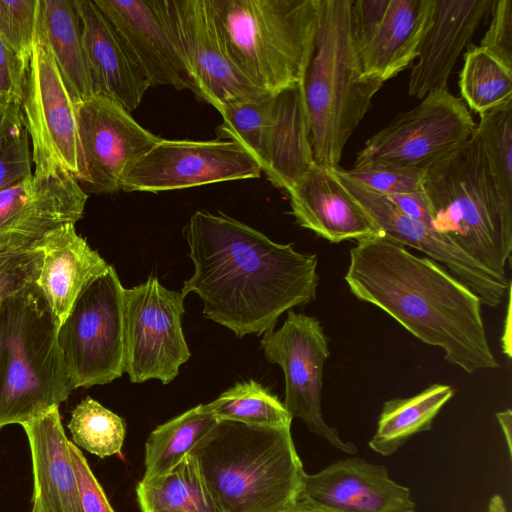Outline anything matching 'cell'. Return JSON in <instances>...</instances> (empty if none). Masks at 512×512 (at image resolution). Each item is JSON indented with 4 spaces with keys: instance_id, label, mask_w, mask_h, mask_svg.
<instances>
[{
    "instance_id": "obj_26",
    "label": "cell",
    "mask_w": 512,
    "mask_h": 512,
    "mask_svg": "<svg viewBox=\"0 0 512 512\" xmlns=\"http://www.w3.org/2000/svg\"><path fill=\"white\" fill-rule=\"evenodd\" d=\"M433 0H390L374 38L360 55L366 76L383 82L418 57Z\"/></svg>"
},
{
    "instance_id": "obj_46",
    "label": "cell",
    "mask_w": 512,
    "mask_h": 512,
    "mask_svg": "<svg viewBox=\"0 0 512 512\" xmlns=\"http://www.w3.org/2000/svg\"><path fill=\"white\" fill-rule=\"evenodd\" d=\"M285 512H340L310 502L296 500Z\"/></svg>"
},
{
    "instance_id": "obj_23",
    "label": "cell",
    "mask_w": 512,
    "mask_h": 512,
    "mask_svg": "<svg viewBox=\"0 0 512 512\" xmlns=\"http://www.w3.org/2000/svg\"><path fill=\"white\" fill-rule=\"evenodd\" d=\"M93 94H103L132 112L150 86L115 28L94 0H74Z\"/></svg>"
},
{
    "instance_id": "obj_14",
    "label": "cell",
    "mask_w": 512,
    "mask_h": 512,
    "mask_svg": "<svg viewBox=\"0 0 512 512\" xmlns=\"http://www.w3.org/2000/svg\"><path fill=\"white\" fill-rule=\"evenodd\" d=\"M266 360L279 365L285 378L284 407L301 419L310 432L333 448L353 455L357 446L343 440L322 414L323 367L330 355L329 339L318 319L289 310L284 324L263 334Z\"/></svg>"
},
{
    "instance_id": "obj_18",
    "label": "cell",
    "mask_w": 512,
    "mask_h": 512,
    "mask_svg": "<svg viewBox=\"0 0 512 512\" xmlns=\"http://www.w3.org/2000/svg\"><path fill=\"white\" fill-rule=\"evenodd\" d=\"M336 171L347 189L354 195L382 230L400 244L425 253L468 286L490 307H497L509 292L510 283L493 274L443 235L426 224L401 212L385 196L375 193L347 178L339 166Z\"/></svg>"
},
{
    "instance_id": "obj_20",
    "label": "cell",
    "mask_w": 512,
    "mask_h": 512,
    "mask_svg": "<svg viewBox=\"0 0 512 512\" xmlns=\"http://www.w3.org/2000/svg\"><path fill=\"white\" fill-rule=\"evenodd\" d=\"M287 192L296 223L331 243L358 242L383 234L343 184L336 168L314 163Z\"/></svg>"
},
{
    "instance_id": "obj_19",
    "label": "cell",
    "mask_w": 512,
    "mask_h": 512,
    "mask_svg": "<svg viewBox=\"0 0 512 512\" xmlns=\"http://www.w3.org/2000/svg\"><path fill=\"white\" fill-rule=\"evenodd\" d=\"M297 500L340 512H415L411 490L394 480L384 465L360 457L304 473Z\"/></svg>"
},
{
    "instance_id": "obj_13",
    "label": "cell",
    "mask_w": 512,
    "mask_h": 512,
    "mask_svg": "<svg viewBox=\"0 0 512 512\" xmlns=\"http://www.w3.org/2000/svg\"><path fill=\"white\" fill-rule=\"evenodd\" d=\"M190 90L219 112L268 94L238 70L221 43L209 0H157Z\"/></svg>"
},
{
    "instance_id": "obj_38",
    "label": "cell",
    "mask_w": 512,
    "mask_h": 512,
    "mask_svg": "<svg viewBox=\"0 0 512 512\" xmlns=\"http://www.w3.org/2000/svg\"><path fill=\"white\" fill-rule=\"evenodd\" d=\"M490 15L479 47L512 71V0H493Z\"/></svg>"
},
{
    "instance_id": "obj_3",
    "label": "cell",
    "mask_w": 512,
    "mask_h": 512,
    "mask_svg": "<svg viewBox=\"0 0 512 512\" xmlns=\"http://www.w3.org/2000/svg\"><path fill=\"white\" fill-rule=\"evenodd\" d=\"M188 454L224 512H285L305 473L291 427L218 421Z\"/></svg>"
},
{
    "instance_id": "obj_35",
    "label": "cell",
    "mask_w": 512,
    "mask_h": 512,
    "mask_svg": "<svg viewBox=\"0 0 512 512\" xmlns=\"http://www.w3.org/2000/svg\"><path fill=\"white\" fill-rule=\"evenodd\" d=\"M40 0H0V38L28 67L37 42Z\"/></svg>"
},
{
    "instance_id": "obj_32",
    "label": "cell",
    "mask_w": 512,
    "mask_h": 512,
    "mask_svg": "<svg viewBox=\"0 0 512 512\" xmlns=\"http://www.w3.org/2000/svg\"><path fill=\"white\" fill-rule=\"evenodd\" d=\"M461 98L479 115L512 101V71L476 45H468L459 76Z\"/></svg>"
},
{
    "instance_id": "obj_29",
    "label": "cell",
    "mask_w": 512,
    "mask_h": 512,
    "mask_svg": "<svg viewBox=\"0 0 512 512\" xmlns=\"http://www.w3.org/2000/svg\"><path fill=\"white\" fill-rule=\"evenodd\" d=\"M136 495L142 512H224L189 454L166 473L139 481Z\"/></svg>"
},
{
    "instance_id": "obj_7",
    "label": "cell",
    "mask_w": 512,
    "mask_h": 512,
    "mask_svg": "<svg viewBox=\"0 0 512 512\" xmlns=\"http://www.w3.org/2000/svg\"><path fill=\"white\" fill-rule=\"evenodd\" d=\"M58 327L36 282L0 303V428L59 407L75 389Z\"/></svg>"
},
{
    "instance_id": "obj_9",
    "label": "cell",
    "mask_w": 512,
    "mask_h": 512,
    "mask_svg": "<svg viewBox=\"0 0 512 512\" xmlns=\"http://www.w3.org/2000/svg\"><path fill=\"white\" fill-rule=\"evenodd\" d=\"M124 291L116 269L92 281L57 332L74 388L103 385L124 372Z\"/></svg>"
},
{
    "instance_id": "obj_6",
    "label": "cell",
    "mask_w": 512,
    "mask_h": 512,
    "mask_svg": "<svg viewBox=\"0 0 512 512\" xmlns=\"http://www.w3.org/2000/svg\"><path fill=\"white\" fill-rule=\"evenodd\" d=\"M228 57L259 90L303 81L318 26L319 0H209Z\"/></svg>"
},
{
    "instance_id": "obj_17",
    "label": "cell",
    "mask_w": 512,
    "mask_h": 512,
    "mask_svg": "<svg viewBox=\"0 0 512 512\" xmlns=\"http://www.w3.org/2000/svg\"><path fill=\"white\" fill-rule=\"evenodd\" d=\"M88 195L69 173H33L0 191V251L39 249L53 231L83 216Z\"/></svg>"
},
{
    "instance_id": "obj_22",
    "label": "cell",
    "mask_w": 512,
    "mask_h": 512,
    "mask_svg": "<svg viewBox=\"0 0 512 512\" xmlns=\"http://www.w3.org/2000/svg\"><path fill=\"white\" fill-rule=\"evenodd\" d=\"M143 71L150 86L189 89V79L157 0H94Z\"/></svg>"
},
{
    "instance_id": "obj_45",
    "label": "cell",
    "mask_w": 512,
    "mask_h": 512,
    "mask_svg": "<svg viewBox=\"0 0 512 512\" xmlns=\"http://www.w3.org/2000/svg\"><path fill=\"white\" fill-rule=\"evenodd\" d=\"M503 432L509 455L512 454V412L510 409L495 414Z\"/></svg>"
},
{
    "instance_id": "obj_21",
    "label": "cell",
    "mask_w": 512,
    "mask_h": 512,
    "mask_svg": "<svg viewBox=\"0 0 512 512\" xmlns=\"http://www.w3.org/2000/svg\"><path fill=\"white\" fill-rule=\"evenodd\" d=\"M492 4L493 0H433L417 62L409 76L410 96L423 99L432 91L447 88L458 56Z\"/></svg>"
},
{
    "instance_id": "obj_8",
    "label": "cell",
    "mask_w": 512,
    "mask_h": 512,
    "mask_svg": "<svg viewBox=\"0 0 512 512\" xmlns=\"http://www.w3.org/2000/svg\"><path fill=\"white\" fill-rule=\"evenodd\" d=\"M220 114L217 139L246 149L273 186L288 191L314 164L303 81Z\"/></svg>"
},
{
    "instance_id": "obj_41",
    "label": "cell",
    "mask_w": 512,
    "mask_h": 512,
    "mask_svg": "<svg viewBox=\"0 0 512 512\" xmlns=\"http://www.w3.org/2000/svg\"><path fill=\"white\" fill-rule=\"evenodd\" d=\"M390 0L352 1L351 21L359 54L367 48L378 31Z\"/></svg>"
},
{
    "instance_id": "obj_39",
    "label": "cell",
    "mask_w": 512,
    "mask_h": 512,
    "mask_svg": "<svg viewBox=\"0 0 512 512\" xmlns=\"http://www.w3.org/2000/svg\"><path fill=\"white\" fill-rule=\"evenodd\" d=\"M32 165L29 136L23 126L12 135L0 152V191L31 176Z\"/></svg>"
},
{
    "instance_id": "obj_44",
    "label": "cell",
    "mask_w": 512,
    "mask_h": 512,
    "mask_svg": "<svg viewBox=\"0 0 512 512\" xmlns=\"http://www.w3.org/2000/svg\"><path fill=\"white\" fill-rule=\"evenodd\" d=\"M23 126L21 105L0 99V152L12 135Z\"/></svg>"
},
{
    "instance_id": "obj_28",
    "label": "cell",
    "mask_w": 512,
    "mask_h": 512,
    "mask_svg": "<svg viewBox=\"0 0 512 512\" xmlns=\"http://www.w3.org/2000/svg\"><path fill=\"white\" fill-rule=\"evenodd\" d=\"M453 395L450 385L435 383L411 397L387 400L369 447L382 456L394 454L414 435L431 430L435 417Z\"/></svg>"
},
{
    "instance_id": "obj_33",
    "label": "cell",
    "mask_w": 512,
    "mask_h": 512,
    "mask_svg": "<svg viewBox=\"0 0 512 512\" xmlns=\"http://www.w3.org/2000/svg\"><path fill=\"white\" fill-rule=\"evenodd\" d=\"M73 444L105 458L122 456L125 420L87 396L73 409L68 422Z\"/></svg>"
},
{
    "instance_id": "obj_27",
    "label": "cell",
    "mask_w": 512,
    "mask_h": 512,
    "mask_svg": "<svg viewBox=\"0 0 512 512\" xmlns=\"http://www.w3.org/2000/svg\"><path fill=\"white\" fill-rule=\"evenodd\" d=\"M39 30L74 103L93 94L74 0H40Z\"/></svg>"
},
{
    "instance_id": "obj_34",
    "label": "cell",
    "mask_w": 512,
    "mask_h": 512,
    "mask_svg": "<svg viewBox=\"0 0 512 512\" xmlns=\"http://www.w3.org/2000/svg\"><path fill=\"white\" fill-rule=\"evenodd\" d=\"M477 133L497 189L512 207V101L480 114Z\"/></svg>"
},
{
    "instance_id": "obj_1",
    "label": "cell",
    "mask_w": 512,
    "mask_h": 512,
    "mask_svg": "<svg viewBox=\"0 0 512 512\" xmlns=\"http://www.w3.org/2000/svg\"><path fill=\"white\" fill-rule=\"evenodd\" d=\"M183 232L194 271L181 293L197 294L204 317L236 336L269 332L284 312L316 299V254L222 213L197 211Z\"/></svg>"
},
{
    "instance_id": "obj_30",
    "label": "cell",
    "mask_w": 512,
    "mask_h": 512,
    "mask_svg": "<svg viewBox=\"0 0 512 512\" xmlns=\"http://www.w3.org/2000/svg\"><path fill=\"white\" fill-rule=\"evenodd\" d=\"M199 404L157 426L145 443L144 480L166 473L217 424Z\"/></svg>"
},
{
    "instance_id": "obj_37",
    "label": "cell",
    "mask_w": 512,
    "mask_h": 512,
    "mask_svg": "<svg viewBox=\"0 0 512 512\" xmlns=\"http://www.w3.org/2000/svg\"><path fill=\"white\" fill-rule=\"evenodd\" d=\"M42 250L0 251V303L37 281Z\"/></svg>"
},
{
    "instance_id": "obj_2",
    "label": "cell",
    "mask_w": 512,
    "mask_h": 512,
    "mask_svg": "<svg viewBox=\"0 0 512 512\" xmlns=\"http://www.w3.org/2000/svg\"><path fill=\"white\" fill-rule=\"evenodd\" d=\"M351 293L375 305L418 340L439 347L468 374L498 368L480 298L442 265L382 234L350 250L344 276Z\"/></svg>"
},
{
    "instance_id": "obj_12",
    "label": "cell",
    "mask_w": 512,
    "mask_h": 512,
    "mask_svg": "<svg viewBox=\"0 0 512 512\" xmlns=\"http://www.w3.org/2000/svg\"><path fill=\"white\" fill-rule=\"evenodd\" d=\"M21 111L32 145L33 173L63 170L83 184L86 170L75 103L40 30L27 70Z\"/></svg>"
},
{
    "instance_id": "obj_31",
    "label": "cell",
    "mask_w": 512,
    "mask_h": 512,
    "mask_svg": "<svg viewBox=\"0 0 512 512\" xmlns=\"http://www.w3.org/2000/svg\"><path fill=\"white\" fill-rule=\"evenodd\" d=\"M203 408L218 421L252 426L291 427L293 420L278 397L254 380L237 383Z\"/></svg>"
},
{
    "instance_id": "obj_40",
    "label": "cell",
    "mask_w": 512,
    "mask_h": 512,
    "mask_svg": "<svg viewBox=\"0 0 512 512\" xmlns=\"http://www.w3.org/2000/svg\"><path fill=\"white\" fill-rule=\"evenodd\" d=\"M72 463L78 482L84 512H115L107 496L94 476L82 451L71 441L69 444Z\"/></svg>"
},
{
    "instance_id": "obj_4",
    "label": "cell",
    "mask_w": 512,
    "mask_h": 512,
    "mask_svg": "<svg viewBox=\"0 0 512 512\" xmlns=\"http://www.w3.org/2000/svg\"><path fill=\"white\" fill-rule=\"evenodd\" d=\"M352 0H319L314 49L303 78L314 163L337 168L344 147L383 81L364 74Z\"/></svg>"
},
{
    "instance_id": "obj_5",
    "label": "cell",
    "mask_w": 512,
    "mask_h": 512,
    "mask_svg": "<svg viewBox=\"0 0 512 512\" xmlns=\"http://www.w3.org/2000/svg\"><path fill=\"white\" fill-rule=\"evenodd\" d=\"M422 189L431 228L500 278L512 251V207L502 199L481 141L472 136L429 167Z\"/></svg>"
},
{
    "instance_id": "obj_36",
    "label": "cell",
    "mask_w": 512,
    "mask_h": 512,
    "mask_svg": "<svg viewBox=\"0 0 512 512\" xmlns=\"http://www.w3.org/2000/svg\"><path fill=\"white\" fill-rule=\"evenodd\" d=\"M342 172L353 182L384 196L422 190L425 174L387 165H364Z\"/></svg>"
},
{
    "instance_id": "obj_10",
    "label": "cell",
    "mask_w": 512,
    "mask_h": 512,
    "mask_svg": "<svg viewBox=\"0 0 512 512\" xmlns=\"http://www.w3.org/2000/svg\"><path fill=\"white\" fill-rule=\"evenodd\" d=\"M475 129L462 98L447 88L435 90L369 138L354 167L387 165L425 172L468 140Z\"/></svg>"
},
{
    "instance_id": "obj_25",
    "label": "cell",
    "mask_w": 512,
    "mask_h": 512,
    "mask_svg": "<svg viewBox=\"0 0 512 512\" xmlns=\"http://www.w3.org/2000/svg\"><path fill=\"white\" fill-rule=\"evenodd\" d=\"M40 249L43 256L36 283L60 325L81 292L111 265L76 232L75 224L50 233Z\"/></svg>"
},
{
    "instance_id": "obj_42",
    "label": "cell",
    "mask_w": 512,
    "mask_h": 512,
    "mask_svg": "<svg viewBox=\"0 0 512 512\" xmlns=\"http://www.w3.org/2000/svg\"><path fill=\"white\" fill-rule=\"evenodd\" d=\"M28 67L0 38V99L21 105Z\"/></svg>"
},
{
    "instance_id": "obj_24",
    "label": "cell",
    "mask_w": 512,
    "mask_h": 512,
    "mask_svg": "<svg viewBox=\"0 0 512 512\" xmlns=\"http://www.w3.org/2000/svg\"><path fill=\"white\" fill-rule=\"evenodd\" d=\"M30 446L33 509L36 512H84L68 440L58 407L21 424Z\"/></svg>"
},
{
    "instance_id": "obj_15",
    "label": "cell",
    "mask_w": 512,
    "mask_h": 512,
    "mask_svg": "<svg viewBox=\"0 0 512 512\" xmlns=\"http://www.w3.org/2000/svg\"><path fill=\"white\" fill-rule=\"evenodd\" d=\"M260 174L256 160L237 142L162 138L127 170L122 190L158 193Z\"/></svg>"
},
{
    "instance_id": "obj_48",
    "label": "cell",
    "mask_w": 512,
    "mask_h": 512,
    "mask_svg": "<svg viewBox=\"0 0 512 512\" xmlns=\"http://www.w3.org/2000/svg\"><path fill=\"white\" fill-rule=\"evenodd\" d=\"M31 512H36L33 508H32V511Z\"/></svg>"
},
{
    "instance_id": "obj_43",
    "label": "cell",
    "mask_w": 512,
    "mask_h": 512,
    "mask_svg": "<svg viewBox=\"0 0 512 512\" xmlns=\"http://www.w3.org/2000/svg\"><path fill=\"white\" fill-rule=\"evenodd\" d=\"M385 197L404 214L431 227L430 207L423 189Z\"/></svg>"
},
{
    "instance_id": "obj_11",
    "label": "cell",
    "mask_w": 512,
    "mask_h": 512,
    "mask_svg": "<svg viewBox=\"0 0 512 512\" xmlns=\"http://www.w3.org/2000/svg\"><path fill=\"white\" fill-rule=\"evenodd\" d=\"M185 296L157 277L124 291V372L133 383L172 382L191 353L182 317Z\"/></svg>"
},
{
    "instance_id": "obj_47",
    "label": "cell",
    "mask_w": 512,
    "mask_h": 512,
    "mask_svg": "<svg viewBox=\"0 0 512 512\" xmlns=\"http://www.w3.org/2000/svg\"><path fill=\"white\" fill-rule=\"evenodd\" d=\"M481 512H508L504 500L499 494L491 497L487 509Z\"/></svg>"
},
{
    "instance_id": "obj_16",
    "label": "cell",
    "mask_w": 512,
    "mask_h": 512,
    "mask_svg": "<svg viewBox=\"0 0 512 512\" xmlns=\"http://www.w3.org/2000/svg\"><path fill=\"white\" fill-rule=\"evenodd\" d=\"M86 179L93 193L122 190L127 170L162 138L142 127L123 106L103 94L75 103Z\"/></svg>"
}]
</instances>
